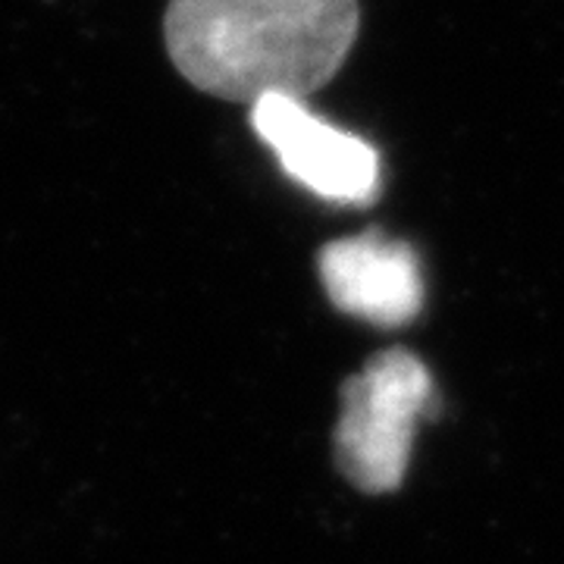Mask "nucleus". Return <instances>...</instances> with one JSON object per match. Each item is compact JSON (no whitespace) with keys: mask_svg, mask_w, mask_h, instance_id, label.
Segmentation results:
<instances>
[{"mask_svg":"<svg viewBox=\"0 0 564 564\" xmlns=\"http://www.w3.org/2000/svg\"><path fill=\"white\" fill-rule=\"evenodd\" d=\"M433 402L430 373L411 351L392 348L355 373L343 389L336 464L364 492H392L402 484L414 426Z\"/></svg>","mask_w":564,"mask_h":564,"instance_id":"2","label":"nucleus"},{"mask_svg":"<svg viewBox=\"0 0 564 564\" xmlns=\"http://www.w3.org/2000/svg\"><path fill=\"white\" fill-rule=\"evenodd\" d=\"M358 0H170L166 51L185 79L223 101H304L343 69Z\"/></svg>","mask_w":564,"mask_h":564,"instance_id":"1","label":"nucleus"},{"mask_svg":"<svg viewBox=\"0 0 564 564\" xmlns=\"http://www.w3.org/2000/svg\"><path fill=\"white\" fill-rule=\"evenodd\" d=\"M251 126L282 170L314 195L339 204H370L380 192V154L336 129L295 98L270 95L251 104Z\"/></svg>","mask_w":564,"mask_h":564,"instance_id":"3","label":"nucleus"},{"mask_svg":"<svg viewBox=\"0 0 564 564\" xmlns=\"http://www.w3.org/2000/svg\"><path fill=\"white\" fill-rule=\"evenodd\" d=\"M321 280L339 311L377 323L402 326L421 311L423 285L411 245L370 229L329 242L321 251Z\"/></svg>","mask_w":564,"mask_h":564,"instance_id":"4","label":"nucleus"}]
</instances>
